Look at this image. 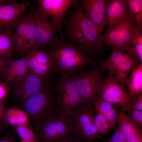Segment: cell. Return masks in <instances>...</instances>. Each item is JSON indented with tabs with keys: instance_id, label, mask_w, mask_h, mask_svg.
<instances>
[{
	"instance_id": "33",
	"label": "cell",
	"mask_w": 142,
	"mask_h": 142,
	"mask_svg": "<svg viewBox=\"0 0 142 142\" xmlns=\"http://www.w3.org/2000/svg\"><path fill=\"white\" fill-rule=\"evenodd\" d=\"M0 142H16V137L12 132L8 131L0 139Z\"/></svg>"
},
{
	"instance_id": "20",
	"label": "cell",
	"mask_w": 142,
	"mask_h": 142,
	"mask_svg": "<svg viewBox=\"0 0 142 142\" xmlns=\"http://www.w3.org/2000/svg\"><path fill=\"white\" fill-rule=\"evenodd\" d=\"M36 45V36L35 25L33 14L31 11L29 13H27L22 56H24L35 50Z\"/></svg>"
},
{
	"instance_id": "31",
	"label": "cell",
	"mask_w": 142,
	"mask_h": 142,
	"mask_svg": "<svg viewBox=\"0 0 142 142\" xmlns=\"http://www.w3.org/2000/svg\"><path fill=\"white\" fill-rule=\"evenodd\" d=\"M126 114L134 123L141 127L142 126V111L136 110H130L127 111Z\"/></svg>"
},
{
	"instance_id": "13",
	"label": "cell",
	"mask_w": 142,
	"mask_h": 142,
	"mask_svg": "<svg viewBox=\"0 0 142 142\" xmlns=\"http://www.w3.org/2000/svg\"><path fill=\"white\" fill-rule=\"evenodd\" d=\"M78 0H36L37 6L34 9L37 12L43 14L48 18L51 16L55 21L63 36L62 25L68 9L79 3Z\"/></svg>"
},
{
	"instance_id": "7",
	"label": "cell",
	"mask_w": 142,
	"mask_h": 142,
	"mask_svg": "<svg viewBox=\"0 0 142 142\" xmlns=\"http://www.w3.org/2000/svg\"><path fill=\"white\" fill-rule=\"evenodd\" d=\"M94 110H90L83 106L67 116L71 122L74 136L83 142H93L97 140L106 139L99 134L94 124Z\"/></svg>"
},
{
	"instance_id": "35",
	"label": "cell",
	"mask_w": 142,
	"mask_h": 142,
	"mask_svg": "<svg viewBox=\"0 0 142 142\" xmlns=\"http://www.w3.org/2000/svg\"><path fill=\"white\" fill-rule=\"evenodd\" d=\"M5 98L0 100V122L2 123L5 111L6 101Z\"/></svg>"
},
{
	"instance_id": "11",
	"label": "cell",
	"mask_w": 142,
	"mask_h": 142,
	"mask_svg": "<svg viewBox=\"0 0 142 142\" xmlns=\"http://www.w3.org/2000/svg\"><path fill=\"white\" fill-rule=\"evenodd\" d=\"M108 62V73L113 74L119 82L124 85L129 73L141 63L138 58L116 48L111 50Z\"/></svg>"
},
{
	"instance_id": "4",
	"label": "cell",
	"mask_w": 142,
	"mask_h": 142,
	"mask_svg": "<svg viewBox=\"0 0 142 142\" xmlns=\"http://www.w3.org/2000/svg\"><path fill=\"white\" fill-rule=\"evenodd\" d=\"M56 107L59 115L67 116L81 108L83 103L78 93L74 75L53 80Z\"/></svg>"
},
{
	"instance_id": "34",
	"label": "cell",
	"mask_w": 142,
	"mask_h": 142,
	"mask_svg": "<svg viewBox=\"0 0 142 142\" xmlns=\"http://www.w3.org/2000/svg\"><path fill=\"white\" fill-rule=\"evenodd\" d=\"M9 61L5 57L0 56V73H3L9 64Z\"/></svg>"
},
{
	"instance_id": "30",
	"label": "cell",
	"mask_w": 142,
	"mask_h": 142,
	"mask_svg": "<svg viewBox=\"0 0 142 142\" xmlns=\"http://www.w3.org/2000/svg\"><path fill=\"white\" fill-rule=\"evenodd\" d=\"M130 110L142 111V92L133 96L130 99V105L122 109L123 111Z\"/></svg>"
},
{
	"instance_id": "19",
	"label": "cell",
	"mask_w": 142,
	"mask_h": 142,
	"mask_svg": "<svg viewBox=\"0 0 142 142\" xmlns=\"http://www.w3.org/2000/svg\"><path fill=\"white\" fill-rule=\"evenodd\" d=\"M118 112L117 128L123 135L125 142H142L139 126L133 122L122 110Z\"/></svg>"
},
{
	"instance_id": "8",
	"label": "cell",
	"mask_w": 142,
	"mask_h": 142,
	"mask_svg": "<svg viewBox=\"0 0 142 142\" xmlns=\"http://www.w3.org/2000/svg\"><path fill=\"white\" fill-rule=\"evenodd\" d=\"M53 79L50 73L40 77L28 72L23 78L12 83L13 86L10 92L12 99L16 105L22 107L29 97L43 89Z\"/></svg>"
},
{
	"instance_id": "17",
	"label": "cell",
	"mask_w": 142,
	"mask_h": 142,
	"mask_svg": "<svg viewBox=\"0 0 142 142\" xmlns=\"http://www.w3.org/2000/svg\"><path fill=\"white\" fill-rule=\"evenodd\" d=\"M52 68L50 57L46 52L34 50L31 52L28 61V72L44 77L50 73Z\"/></svg>"
},
{
	"instance_id": "6",
	"label": "cell",
	"mask_w": 142,
	"mask_h": 142,
	"mask_svg": "<svg viewBox=\"0 0 142 142\" xmlns=\"http://www.w3.org/2000/svg\"><path fill=\"white\" fill-rule=\"evenodd\" d=\"M37 142H53L72 137L73 131L67 117L56 114L47 118L34 130Z\"/></svg>"
},
{
	"instance_id": "27",
	"label": "cell",
	"mask_w": 142,
	"mask_h": 142,
	"mask_svg": "<svg viewBox=\"0 0 142 142\" xmlns=\"http://www.w3.org/2000/svg\"><path fill=\"white\" fill-rule=\"evenodd\" d=\"M130 16L133 19L139 31L142 33V0H125Z\"/></svg>"
},
{
	"instance_id": "36",
	"label": "cell",
	"mask_w": 142,
	"mask_h": 142,
	"mask_svg": "<svg viewBox=\"0 0 142 142\" xmlns=\"http://www.w3.org/2000/svg\"><path fill=\"white\" fill-rule=\"evenodd\" d=\"M8 88L5 84L0 83V100L5 98L7 95Z\"/></svg>"
},
{
	"instance_id": "9",
	"label": "cell",
	"mask_w": 142,
	"mask_h": 142,
	"mask_svg": "<svg viewBox=\"0 0 142 142\" xmlns=\"http://www.w3.org/2000/svg\"><path fill=\"white\" fill-rule=\"evenodd\" d=\"M138 30L137 27L129 15L122 23L106 30L104 34L100 35L97 42L101 45L105 46V44L111 48L120 49L132 38Z\"/></svg>"
},
{
	"instance_id": "39",
	"label": "cell",
	"mask_w": 142,
	"mask_h": 142,
	"mask_svg": "<svg viewBox=\"0 0 142 142\" xmlns=\"http://www.w3.org/2000/svg\"><path fill=\"white\" fill-rule=\"evenodd\" d=\"M1 123H0V132H1Z\"/></svg>"
},
{
	"instance_id": "12",
	"label": "cell",
	"mask_w": 142,
	"mask_h": 142,
	"mask_svg": "<svg viewBox=\"0 0 142 142\" xmlns=\"http://www.w3.org/2000/svg\"><path fill=\"white\" fill-rule=\"evenodd\" d=\"M122 109L130 105V99L125 89L112 74L108 73L97 97Z\"/></svg>"
},
{
	"instance_id": "21",
	"label": "cell",
	"mask_w": 142,
	"mask_h": 142,
	"mask_svg": "<svg viewBox=\"0 0 142 142\" xmlns=\"http://www.w3.org/2000/svg\"><path fill=\"white\" fill-rule=\"evenodd\" d=\"M2 121L4 124L16 126L18 125L27 126L32 129L27 115L24 110L15 108H9L5 111Z\"/></svg>"
},
{
	"instance_id": "40",
	"label": "cell",
	"mask_w": 142,
	"mask_h": 142,
	"mask_svg": "<svg viewBox=\"0 0 142 142\" xmlns=\"http://www.w3.org/2000/svg\"><path fill=\"white\" fill-rule=\"evenodd\" d=\"M1 78H0V83H1Z\"/></svg>"
},
{
	"instance_id": "38",
	"label": "cell",
	"mask_w": 142,
	"mask_h": 142,
	"mask_svg": "<svg viewBox=\"0 0 142 142\" xmlns=\"http://www.w3.org/2000/svg\"><path fill=\"white\" fill-rule=\"evenodd\" d=\"M16 0H0V6L17 2Z\"/></svg>"
},
{
	"instance_id": "37",
	"label": "cell",
	"mask_w": 142,
	"mask_h": 142,
	"mask_svg": "<svg viewBox=\"0 0 142 142\" xmlns=\"http://www.w3.org/2000/svg\"><path fill=\"white\" fill-rule=\"evenodd\" d=\"M53 142H83L75 136L64 140Z\"/></svg>"
},
{
	"instance_id": "18",
	"label": "cell",
	"mask_w": 142,
	"mask_h": 142,
	"mask_svg": "<svg viewBox=\"0 0 142 142\" xmlns=\"http://www.w3.org/2000/svg\"><path fill=\"white\" fill-rule=\"evenodd\" d=\"M31 52L21 59L9 61L3 73L4 81L5 84L16 82L23 78L28 73V61Z\"/></svg>"
},
{
	"instance_id": "32",
	"label": "cell",
	"mask_w": 142,
	"mask_h": 142,
	"mask_svg": "<svg viewBox=\"0 0 142 142\" xmlns=\"http://www.w3.org/2000/svg\"><path fill=\"white\" fill-rule=\"evenodd\" d=\"M106 140L108 142H125L124 137L120 131L117 127L112 136Z\"/></svg>"
},
{
	"instance_id": "16",
	"label": "cell",
	"mask_w": 142,
	"mask_h": 142,
	"mask_svg": "<svg viewBox=\"0 0 142 142\" xmlns=\"http://www.w3.org/2000/svg\"><path fill=\"white\" fill-rule=\"evenodd\" d=\"M129 16L128 8L125 0H109L105 15L106 30L122 23Z\"/></svg>"
},
{
	"instance_id": "15",
	"label": "cell",
	"mask_w": 142,
	"mask_h": 142,
	"mask_svg": "<svg viewBox=\"0 0 142 142\" xmlns=\"http://www.w3.org/2000/svg\"><path fill=\"white\" fill-rule=\"evenodd\" d=\"M109 0H82L86 16L95 24L101 34L106 25L105 15Z\"/></svg>"
},
{
	"instance_id": "24",
	"label": "cell",
	"mask_w": 142,
	"mask_h": 142,
	"mask_svg": "<svg viewBox=\"0 0 142 142\" xmlns=\"http://www.w3.org/2000/svg\"><path fill=\"white\" fill-rule=\"evenodd\" d=\"M93 105L95 110L97 113L105 117L113 128H114L117 123L118 112L112 105L97 97L94 101Z\"/></svg>"
},
{
	"instance_id": "25",
	"label": "cell",
	"mask_w": 142,
	"mask_h": 142,
	"mask_svg": "<svg viewBox=\"0 0 142 142\" xmlns=\"http://www.w3.org/2000/svg\"><path fill=\"white\" fill-rule=\"evenodd\" d=\"M128 54L138 58L142 63V33L137 30L132 38L120 49Z\"/></svg>"
},
{
	"instance_id": "23",
	"label": "cell",
	"mask_w": 142,
	"mask_h": 142,
	"mask_svg": "<svg viewBox=\"0 0 142 142\" xmlns=\"http://www.w3.org/2000/svg\"><path fill=\"white\" fill-rule=\"evenodd\" d=\"M125 83L127 85V93L130 100L133 96L142 92V63H140L132 71Z\"/></svg>"
},
{
	"instance_id": "2",
	"label": "cell",
	"mask_w": 142,
	"mask_h": 142,
	"mask_svg": "<svg viewBox=\"0 0 142 142\" xmlns=\"http://www.w3.org/2000/svg\"><path fill=\"white\" fill-rule=\"evenodd\" d=\"M44 51L50 57L52 68L50 73L54 78H64L98 63L84 49L63 37H58Z\"/></svg>"
},
{
	"instance_id": "1",
	"label": "cell",
	"mask_w": 142,
	"mask_h": 142,
	"mask_svg": "<svg viewBox=\"0 0 142 142\" xmlns=\"http://www.w3.org/2000/svg\"><path fill=\"white\" fill-rule=\"evenodd\" d=\"M63 37L71 43L85 50L95 61L105 52V46L97 42L102 34L95 24L86 16L81 0L67 11L62 25Z\"/></svg>"
},
{
	"instance_id": "28",
	"label": "cell",
	"mask_w": 142,
	"mask_h": 142,
	"mask_svg": "<svg viewBox=\"0 0 142 142\" xmlns=\"http://www.w3.org/2000/svg\"><path fill=\"white\" fill-rule=\"evenodd\" d=\"M94 116L93 122L97 131L100 134H106L113 128L108 119L102 114L97 113Z\"/></svg>"
},
{
	"instance_id": "5",
	"label": "cell",
	"mask_w": 142,
	"mask_h": 142,
	"mask_svg": "<svg viewBox=\"0 0 142 142\" xmlns=\"http://www.w3.org/2000/svg\"><path fill=\"white\" fill-rule=\"evenodd\" d=\"M88 70H83L74 75L76 86L81 98L83 106L95 110L93 103L103 84L104 72L98 65Z\"/></svg>"
},
{
	"instance_id": "29",
	"label": "cell",
	"mask_w": 142,
	"mask_h": 142,
	"mask_svg": "<svg viewBox=\"0 0 142 142\" xmlns=\"http://www.w3.org/2000/svg\"><path fill=\"white\" fill-rule=\"evenodd\" d=\"M16 131L22 140L34 141L37 142V136L31 128L24 125H18L15 127Z\"/></svg>"
},
{
	"instance_id": "14",
	"label": "cell",
	"mask_w": 142,
	"mask_h": 142,
	"mask_svg": "<svg viewBox=\"0 0 142 142\" xmlns=\"http://www.w3.org/2000/svg\"><path fill=\"white\" fill-rule=\"evenodd\" d=\"M33 2H16L0 6V29L14 33L20 18Z\"/></svg>"
},
{
	"instance_id": "22",
	"label": "cell",
	"mask_w": 142,
	"mask_h": 142,
	"mask_svg": "<svg viewBox=\"0 0 142 142\" xmlns=\"http://www.w3.org/2000/svg\"><path fill=\"white\" fill-rule=\"evenodd\" d=\"M14 33L5 29H0V56L9 60H12L14 51Z\"/></svg>"
},
{
	"instance_id": "26",
	"label": "cell",
	"mask_w": 142,
	"mask_h": 142,
	"mask_svg": "<svg viewBox=\"0 0 142 142\" xmlns=\"http://www.w3.org/2000/svg\"><path fill=\"white\" fill-rule=\"evenodd\" d=\"M27 13L24 12L21 17L13 33L14 42V54L18 56H22L24 35L25 32Z\"/></svg>"
},
{
	"instance_id": "10",
	"label": "cell",
	"mask_w": 142,
	"mask_h": 142,
	"mask_svg": "<svg viewBox=\"0 0 142 142\" xmlns=\"http://www.w3.org/2000/svg\"><path fill=\"white\" fill-rule=\"evenodd\" d=\"M33 18L36 34L37 45L35 50L44 51L58 37H62L54 19L50 21L44 14L36 11L31 7Z\"/></svg>"
},
{
	"instance_id": "3",
	"label": "cell",
	"mask_w": 142,
	"mask_h": 142,
	"mask_svg": "<svg viewBox=\"0 0 142 142\" xmlns=\"http://www.w3.org/2000/svg\"><path fill=\"white\" fill-rule=\"evenodd\" d=\"M21 107L28 116L33 130L47 118L58 114L52 81L29 97Z\"/></svg>"
}]
</instances>
